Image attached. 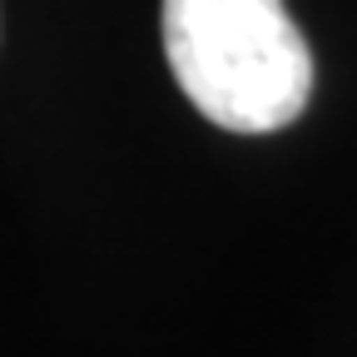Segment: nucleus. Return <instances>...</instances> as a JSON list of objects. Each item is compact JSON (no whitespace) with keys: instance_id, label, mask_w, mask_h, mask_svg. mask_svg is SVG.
<instances>
[{"instance_id":"obj_1","label":"nucleus","mask_w":357,"mask_h":357,"mask_svg":"<svg viewBox=\"0 0 357 357\" xmlns=\"http://www.w3.org/2000/svg\"><path fill=\"white\" fill-rule=\"evenodd\" d=\"M164 55L189 105L234 134L288 129L312 100V50L283 0H164Z\"/></svg>"}]
</instances>
